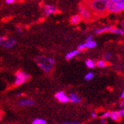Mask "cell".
I'll return each mask as SVG.
<instances>
[{"instance_id":"obj_27","label":"cell","mask_w":124,"mask_h":124,"mask_svg":"<svg viewBox=\"0 0 124 124\" xmlns=\"http://www.w3.org/2000/svg\"><path fill=\"white\" fill-rule=\"evenodd\" d=\"M110 1L112 2H124V0H110Z\"/></svg>"},{"instance_id":"obj_8","label":"cell","mask_w":124,"mask_h":124,"mask_svg":"<svg viewBox=\"0 0 124 124\" xmlns=\"http://www.w3.org/2000/svg\"><path fill=\"white\" fill-rule=\"evenodd\" d=\"M80 16L83 17L84 19H89L91 17V13L85 8H80L79 9Z\"/></svg>"},{"instance_id":"obj_2","label":"cell","mask_w":124,"mask_h":124,"mask_svg":"<svg viewBox=\"0 0 124 124\" xmlns=\"http://www.w3.org/2000/svg\"><path fill=\"white\" fill-rule=\"evenodd\" d=\"M106 9L114 13H119L124 9V2H112L108 0L106 2Z\"/></svg>"},{"instance_id":"obj_25","label":"cell","mask_w":124,"mask_h":124,"mask_svg":"<svg viewBox=\"0 0 124 124\" xmlns=\"http://www.w3.org/2000/svg\"><path fill=\"white\" fill-rule=\"evenodd\" d=\"M16 30L17 31V33H22V32H23L22 28H21V27H17L16 28Z\"/></svg>"},{"instance_id":"obj_22","label":"cell","mask_w":124,"mask_h":124,"mask_svg":"<svg viewBox=\"0 0 124 124\" xmlns=\"http://www.w3.org/2000/svg\"><path fill=\"white\" fill-rule=\"evenodd\" d=\"M85 48V47L84 44H80L78 46V50H79V51H83Z\"/></svg>"},{"instance_id":"obj_31","label":"cell","mask_w":124,"mask_h":124,"mask_svg":"<svg viewBox=\"0 0 124 124\" xmlns=\"http://www.w3.org/2000/svg\"><path fill=\"white\" fill-rule=\"evenodd\" d=\"M120 96H121V98H124V92H122V94H121V95H120Z\"/></svg>"},{"instance_id":"obj_11","label":"cell","mask_w":124,"mask_h":124,"mask_svg":"<svg viewBox=\"0 0 124 124\" xmlns=\"http://www.w3.org/2000/svg\"><path fill=\"white\" fill-rule=\"evenodd\" d=\"M79 50H73V51H72V52H69V53H67V55H66V59L67 60V61H69V60H70L71 58H73V57H75L76 55H77L79 53Z\"/></svg>"},{"instance_id":"obj_16","label":"cell","mask_w":124,"mask_h":124,"mask_svg":"<svg viewBox=\"0 0 124 124\" xmlns=\"http://www.w3.org/2000/svg\"><path fill=\"white\" fill-rule=\"evenodd\" d=\"M109 32L110 33H116V34H119V35H123L124 34V31L123 30H121V29H118V28H114L112 27Z\"/></svg>"},{"instance_id":"obj_28","label":"cell","mask_w":124,"mask_h":124,"mask_svg":"<svg viewBox=\"0 0 124 124\" xmlns=\"http://www.w3.org/2000/svg\"><path fill=\"white\" fill-rule=\"evenodd\" d=\"M92 36H89L86 39V41H92Z\"/></svg>"},{"instance_id":"obj_18","label":"cell","mask_w":124,"mask_h":124,"mask_svg":"<svg viewBox=\"0 0 124 124\" xmlns=\"http://www.w3.org/2000/svg\"><path fill=\"white\" fill-rule=\"evenodd\" d=\"M33 124H46V122L45 120L43 119H39V118H36L35 120H33V121L32 122Z\"/></svg>"},{"instance_id":"obj_19","label":"cell","mask_w":124,"mask_h":124,"mask_svg":"<svg viewBox=\"0 0 124 124\" xmlns=\"http://www.w3.org/2000/svg\"><path fill=\"white\" fill-rule=\"evenodd\" d=\"M93 77H94V73L92 72H89L84 77V79L86 80V81H89V80H91Z\"/></svg>"},{"instance_id":"obj_24","label":"cell","mask_w":124,"mask_h":124,"mask_svg":"<svg viewBox=\"0 0 124 124\" xmlns=\"http://www.w3.org/2000/svg\"><path fill=\"white\" fill-rule=\"evenodd\" d=\"M118 114H119V115H120V117H123V116H124V110H123V109L120 110L118 111Z\"/></svg>"},{"instance_id":"obj_20","label":"cell","mask_w":124,"mask_h":124,"mask_svg":"<svg viewBox=\"0 0 124 124\" xmlns=\"http://www.w3.org/2000/svg\"><path fill=\"white\" fill-rule=\"evenodd\" d=\"M97 66L98 67H101V68H104V67H106L107 64H106V61H104L103 60L99 61L98 63H97Z\"/></svg>"},{"instance_id":"obj_9","label":"cell","mask_w":124,"mask_h":124,"mask_svg":"<svg viewBox=\"0 0 124 124\" xmlns=\"http://www.w3.org/2000/svg\"><path fill=\"white\" fill-rule=\"evenodd\" d=\"M56 8H55L54 6L51 5H46L45 8V14L46 15L48 16L50 14H54L56 12Z\"/></svg>"},{"instance_id":"obj_6","label":"cell","mask_w":124,"mask_h":124,"mask_svg":"<svg viewBox=\"0 0 124 124\" xmlns=\"http://www.w3.org/2000/svg\"><path fill=\"white\" fill-rule=\"evenodd\" d=\"M55 98L61 103H67L70 101V98L67 97L64 92H58L55 94Z\"/></svg>"},{"instance_id":"obj_3","label":"cell","mask_w":124,"mask_h":124,"mask_svg":"<svg viewBox=\"0 0 124 124\" xmlns=\"http://www.w3.org/2000/svg\"><path fill=\"white\" fill-rule=\"evenodd\" d=\"M30 76L28 73H24L22 71H17L16 73V80L15 82V85H21V84L24 83L28 79H30Z\"/></svg>"},{"instance_id":"obj_21","label":"cell","mask_w":124,"mask_h":124,"mask_svg":"<svg viewBox=\"0 0 124 124\" xmlns=\"http://www.w3.org/2000/svg\"><path fill=\"white\" fill-rule=\"evenodd\" d=\"M104 57L106 60H110V58H111V54L109 53V52H106L104 54Z\"/></svg>"},{"instance_id":"obj_4","label":"cell","mask_w":124,"mask_h":124,"mask_svg":"<svg viewBox=\"0 0 124 124\" xmlns=\"http://www.w3.org/2000/svg\"><path fill=\"white\" fill-rule=\"evenodd\" d=\"M108 0H95L92 3V8L96 11L102 12L106 10V2Z\"/></svg>"},{"instance_id":"obj_33","label":"cell","mask_w":124,"mask_h":124,"mask_svg":"<svg viewBox=\"0 0 124 124\" xmlns=\"http://www.w3.org/2000/svg\"><path fill=\"white\" fill-rule=\"evenodd\" d=\"M0 120H2V114L0 113Z\"/></svg>"},{"instance_id":"obj_17","label":"cell","mask_w":124,"mask_h":124,"mask_svg":"<svg viewBox=\"0 0 124 124\" xmlns=\"http://www.w3.org/2000/svg\"><path fill=\"white\" fill-rule=\"evenodd\" d=\"M85 65L87 66V67H89V68H94L95 66V64L92 60L89 59V60H87L85 61Z\"/></svg>"},{"instance_id":"obj_29","label":"cell","mask_w":124,"mask_h":124,"mask_svg":"<svg viewBox=\"0 0 124 124\" xmlns=\"http://www.w3.org/2000/svg\"><path fill=\"white\" fill-rule=\"evenodd\" d=\"M96 113L95 112H94V111H93V112H92V116L93 117V118H95L96 117Z\"/></svg>"},{"instance_id":"obj_10","label":"cell","mask_w":124,"mask_h":124,"mask_svg":"<svg viewBox=\"0 0 124 124\" xmlns=\"http://www.w3.org/2000/svg\"><path fill=\"white\" fill-rule=\"evenodd\" d=\"M69 98H70V101L72 103H79L81 101V99H80V98L76 94V93H71Z\"/></svg>"},{"instance_id":"obj_5","label":"cell","mask_w":124,"mask_h":124,"mask_svg":"<svg viewBox=\"0 0 124 124\" xmlns=\"http://www.w3.org/2000/svg\"><path fill=\"white\" fill-rule=\"evenodd\" d=\"M16 43L15 39L12 38H6V37L0 36V45L5 48H11L13 47Z\"/></svg>"},{"instance_id":"obj_26","label":"cell","mask_w":124,"mask_h":124,"mask_svg":"<svg viewBox=\"0 0 124 124\" xmlns=\"http://www.w3.org/2000/svg\"><path fill=\"white\" fill-rule=\"evenodd\" d=\"M5 2L7 4H12L15 2V0H5Z\"/></svg>"},{"instance_id":"obj_32","label":"cell","mask_w":124,"mask_h":124,"mask_svg":"<svg viewBox=\"0 0 124 124\" xmlns=\"http://www.w3.org/2000/svg\"><path fill=\"white\" fill-rule=\"evenodd\" d=\"M123 104H124V103H123V101L120 103V107H121V108H122V107H123Z\"/></svg>"},{"instance_id":"obj_14","label":"cell","mask_w":124,"mask_h":124,"mask_svg":"<svg viewBox=\"0 0 124 124\" xmlns=\"http://www.w3.org/2000/svg\"><path fill=\"white\" fill-rule=\"evenodd\" d=\"M112 26H107V27H104L103 28H100L95 31V33L97 34H100V33H103L105 32H108V31H110V30L112 28Z\"/></svg>"},{"instance_id":"obj_23","label":"cell","mask_w":124,"mask_h":124,"mask_svg":"<svg viewBox=\"0 0 124 124\" xmlns=\"http://www.w3.org/2000/svg\"><path fill=\"white\" fill-rule=\"evenodd\" d=\"M110 116V112H105L103 115H102V117L104 119H105V118H108V117H109Z\"/></svg>"},{"instance_id":"obj_12","label":"cell","mask_w":124,"mask_h":124,"mask_svg":"<svg viewBox=\"0 0 124 124\" xmlns=\"http://www.w3.org/2000/svg\"><path fill=\"white\" fill-rule=\"evenodd\" d=\"M80 21H81V16L80 15H74L71 17L70 19V22L72 24H74V25H76V24H78Z\"/></svg>"},{"instance_id":"obj_1","label":"cell","mask_w":124,"mask_h":124,"mask_svg":"<svg viewBox=\"0 0 124 124\" xmlns=\"http://www.w3.org/2000/svg\"><path fill=\"white\" fill-rule=\"evenodd\" d=\"M36 61L39 67L46 73H48L52 70V67L54 64L55 62L53 58L42 57V56H39L38 58H36Z\"/></svg>"},{"instance_id":"obj_15","label":"cell","mask_w":124,"mask_h":124,"mask_svg":"<svg viewBox=\"0 0 124 124\" xmlns=\"http://www.w3.org/2000/svg\"><path fill=\"white\" fill-rule=\"evenodd\" d=\"M84 46L85 48H93L96 46V42L95 41H86L85 43H84Z\"/></svg>"},{"instance_id":"obj_7","label":"cell","mask_w":124,"mask_h":124,"mask_svg":"<svg viewBox=\"0 0 124 124\" xmlns=\"http://www.w3.org/2000/svg\"><path fill=\"white\" fill-rule=\"evenodd\" d=\"M35 101L32 99H22L18 101V105L20 106H31L33 105Z\"/></svg>"},{"instance_id":"obj_13","label":"cell","mask_w":124,"mask_h":124,"mask_svg":"<svg viewBox=\"0 0 124 124\" xmlns=\"http://www.w3.org/2000/svg\"><path fill=\"white\" fill-rule=\"evenodd\" d=\"M110 117L111 119H112L114 121H119L120 119V116L118 114V112L117 111H112V112L110 113Z\"/></svg>"},{"instance_id":"obj_30","label":"cell","mask_w":124,"mask_h":124,"mask_svg":"<svg viewBox=\"0 0 124 124\" xmlns=\"http://www.w3.org/2000/svg\"><path fill=\"white\" fill-rule=\"evenodd\" d=\"M101 123H105V120H104V119L103 118V119H102V120H101Z\"/></svg>"}]
</instances>
